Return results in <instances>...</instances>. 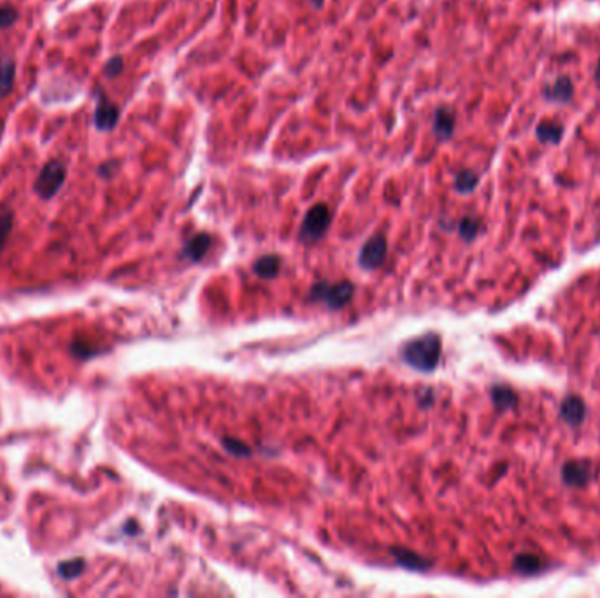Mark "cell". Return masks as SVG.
I'll list each match as a JSON object with an SVG mask.
<instances>
[{"instance_id":"6da1fadb","label":"cell","mask_w":600,"mask_h":598,"mask_svg":"<svg viewBox=\"0 0 600 598\" xmlns=\"http://www.w3.org/2000/svg\"><path fill=\"white\" fill-rule=\"evenodd\" d=\"M402 356L411 367L422 372H430L441 358V339L435 334H426L404 346Z\"/></svg>"},{"instance_id":"7a4b0ae2","label":"cell","mask_w":600,"mask_h":598,"mask_svg":"<svg viewBox=\"0 0 600 598\" xmlns=\"http://www.w3.org/2000/svg\"><path fill=\"white\" fill-rule=\"evenodd\" d=\"M353 291H355L353 284L348 281H342V282L321 281L318 282V284L312 286L311 297L315 298V300L325 302L330 309H339L342 307L346 302L351 300Z\"/></svg>"},{"instance_id":"3957f363","label":"cell","mask_w":600,"mask_h":598,"mask_svg":"<svg viewBox=\"0 0 600 598\" xmlns=\"http://www.w3.org/2000/svg\"><path fill=\"white\" fill-rule=\"evenodd\" d=\"M332 221V213L325 204H318V206L311 207L308 211L300 229V239L304 242H316L325 235Z\"/></svg>"},{"instance_id":"277c9868","label":"cell","mask_w":600,"mask_h":598,"mask_svg":"<svg viewBox=\"0 0 600 598\" xmlns=\"http://www.w3.org/2000/svg\"><path fill=\"white\" fill-rule=\"evenodd\" d=\"M65 175H67V171H65V165L62 162L53 160L50 164H46L34 184L37 195H41L42 198L55 197L62 188V184H64Z\"/></svg>"},{"instance_id":"5b68a950","label":"cell","mask_w":600,"mask_h":598,"mask_svg":"<svg viewBox=\"0 0 600 598\" xmlns=\"http://www.w3.org/2000/svg\"><path fill=\"white\" fill-rule=\"evenodd\" d=\"M384 258H386V239L384 235H374L362 248L358 263L365 271H376L383 265Z\"/></svg>"},{"instance_id":"8992f818","label":"cell","mask_w":600,"mask_h":598,"mask_svg":"<svg viewBox=\"0 0 600 598\" xmlns=\"http://www.w3.org/2000/svg\"><path fill=\"white\" fill-rule=\"evenodd\" d=\"M590 477H592V465L586 460L569 461L563 467V479L574 486H583V484L588 483Z\"/></svg>"},{"instance_id":"52a82bcc","label":"cell","mask_w":600,"mask_h":598,"mask_svg":"<svg viewBox=\"0 0 600 598\" xmlns=\"http://www.w3.org/2000/svg\"><path fill=\"white\" fill-rule=\"evenodd\" d=\"M120 118L118 107L114 106L111 100H107L106 97H100L99 106L95 110V125L99 130H111L116 126Z\"/></svg>"},{"instance_id":"ba28073f","label":"cell","mask_w":600,"mask_h":598,"mask_svg":"<svg viewBox=\"0 0 600 598\" xmlns=\"http://www.w3.org/2000/svg\"><path fill=\"white\" fill-rule=\"evenodd\" d=\"M455 130V110L451 107H439L433 118V132L439 141H446L453 135Z\"/></svg>"},{"instance_id":"9c48e42d","label":"cell","mask_w":600,"mask_h":598,"mask_svg":"<svg viewBox=\"0 0 600 598\" xmlns=\"http://www.w3.org/2000/svg\"><path fill=\"white\" fill-rule=\"evenodd\" d=\"M560 412H562V418L565 419L567 423L576 427V425H579L583 419H585V402H583V398H579V396H567L565 401L562 402Z\"/></svg>"},{"instance_id":"30bf717a","label":"cell","mask_w":600,"mask_h":598,"mask_svg":"<svg viewBox=\"0 0 600 598\" xmlns=\"http://www.w3.org/2000/svg\"><path fill=\"white\" fill-rule=\"evenodd\" d=\"M211 242H213L211 235H207V233H198V235L191 237V239L188 240L187 248H185V255H187L191 262H198L205 253L209 251Z\"/></svg>"},{"instance_id":"8fae6325","label":"cell","mask_w":600,"mask_h":598,"mask_svg":"<svg viewBox=\"0 0 600 598\" xmlns=\"http://www.w3.org/2000/svg\"><path fill=\"white\" fill-rule=\"evenodd\" d=\"M16 77V64L12 58H0V97L11 93Z\"/></svg>"},{"instance_id":"7c38bea8","label":"cell","mask_w":600,"mask_h":598,"mask_svg":"<svg viewBox=\"0 0 600 598\" xmlns=\"http://www.w3.org/2000/svg\"><path fill=\"white\" fill-rule=\"evenodd\" d=\"M572 92L574 88L569 77H560V79H556L555 83L546 88V97L553 100V102H569Z\"/></svg>"},{"instance_id":"4fadbf2b","label":"cell","mask_w":600,"mask_h":598,"mask_svg":"<svg viewBox=\"0 0 600 598\" xmlns=\"http://www.w3.org/2000/svg\"><path fill=\"white\" fill-rule=\"evenodd\" d=\"M279 267H281V258H279L278 255H263L262 258L256 260L253 271H255V274L260 276V278L269 279L278 274Z\"/></svg>"},{"instance_id":"5bb4252c","label":"cell","mask_w":600,"mask_h":598,"mask_svg":"<svg viewBox=\"0 0 600 598\" xmlns=\"http://www.w3.org/2000/svg\"><path fill=\"white\" fill-rule=\"evenodd\" d=\"M391 552L395 554L397 561L406 568L422 570V568L429 567V561H425L420 554H416V552L413 551H407V549H391Z\"/></svg>"},{"instance_id":"9a60e30c","label":"cell","mask_w":600,"mask_h":598,"mask_svg":"<svg viewBox=\"0 0 600 598\" xmlns=\"http://www.w3.org/2000/svg\"><path fill=\"white\" fill-rule=\"evenodd\" d=\"M491 398H494V404L497 405L498 409H511L516 405L518 402V396L514 395L513 389H509L507 386H495L494 389H491Z\"/></svg>"},{"instance_id":"2e32d148","label":"cell","mask_w":600,"mask_h":598,"mask_svg":"<svg viewBox=\"0 0 600 598\" xmlns=\"http://www.w3.org/2000/svg\"><path fill=\"white\" fill-rule=\"evenodd\" d=\"M563 135L562 125L555 122H543L537 126V137L544 142H559Z\"/></svg>"},{"instance_id":"e0dca14e","label":"cell","mask_w":600,"mask_h":598,"mask_svg":"<svg viewBox=\"0 0 600 598\" xmlns=\"http://www.w3.org/2000/svg\"><path fill=\"white\" fill-rule=\"evenodd\" d=\"M514 568L520 574H534L543 568V561L536 554H520L514 558Z\"/></svg>"},{"instance_id":"ac0fdd59","label":"cell","mask_w":600,"mask_h":598,"mask_svg":"<svg viewBox=\"0 0 600 598\" xmlns=\"http://www.w3.org/2000/svg\"><path fill=\"white\" fill-rule=\"evenodd\" d=\"M478 183H479V177L476 172L462 171L456 174L455 188L456 191H460V193H471V191L478 186Z\"/></svg>"},{"instance_id":"d6986e66","label":"cell","mask_w":600,"mask_h":598,"mask_svg":"<svg viewBox=\"0 0 600 598\" xmlns=\"http://www.w3.org/2000/svg\"><path fill=\"white\" fill-rule=\"evenodd\" d=\"M83 560L65 561V563H62L60 567H58V572H60V575L65 577V579H73V577H76V575L83 570Z\"/></svg>"},{"instance_id":"ffe728a7","label":"cell","mask_w":600,"mask_h":598,"mask_svg":"<svg viewBox=\"0 0 600 598\" xmlns=\"http://www.w3.org/2000/svg\"><path fill=\"white\" fill-rule=\"evenodd\" d=\"M223 446L225 450H228L232 454H236V456H250L251 450L244 444V442L237 441V438H223Z\"/></svg>"},{"instance_id":"44dd1931","label":"cell","mask_w":600,"mask_h":598,"mask_svg":"<svg viewBox=\"0 0 600 598\" xmlns=\"http://www.w3.org/2000/svg\"><path fill=\"white\" fill-rule=\"evenodd\" d=\"M479 232V221L474 220V218H465V220H462V223H460V233H462V237L467 240L474 239L476 235H478Z\"/></svg>"},{"instance_id":"7402d4cb","label":"cell","mask_w":600,"mask_h":598,"mask_svg":"<svg viewBox=\"0 0 600 598\" xmlns=\"http://www.w3.org/2000/svg\"><path fill=\"white\" fill-rule=\"evenodd\" d=\"M18 11L12 6H0V28H9L16 23Z\"/></svg>"},{"instance_id":"603a6c76","label":"cell","mask_w":600,"mask_h":598,"mask_svg":"<svg viewBox=\"0 0 600 598\" xmlns=\"http://www.w3.org/2000/svg\"><path fill=\"white\" fill-rule=\"evenodd\" d=\"M11 226H12V214L4 213L2 216H0V248L4 246L6 239H8L9 232H11Z\"/></svg>"},{"instance_id":"cb8c5ba5","label":"cell","mask_w":600,"mask_h":598,"mask_svg":"<svg viewBox=\"0 0 600 598\" xmlns=\"http://www.w3.org/2000/svg\"><path fill=\"white\" fill-rule=\"evenodd\" d=\"M122 69H123V58L114 57L106 64V67H104V73H106L107 77H116L120 73H122Z\"/></svg>"},{"instance_id":"d4e9b609","label":"cell","mask_w":600,"mask_h":598,"mask_svg":"<svg viewBox=\"0 0 600 598\" xmlns=\"http://www.w3.org/2000/svg\"><path fill=\"white\" fill-rule=\"evenodd\" d=\"M595 79H597V83L600 84V60H599V65H597V70H595Z\"/></svg>"},{"instance_id":"484cf974","label":"cell","mask_w":600,"mask_h":598,"mask_svg":"<svg viewBox=\"0 0 600 598\" xmlns=\"http://www.w3.org/2000/svg\"><path fill=\"white\" fill-rule=\"evenodd\" d=\"M312 4H316V8H321L323 6V0H311Z\"/></svg>"}]
</instances>
